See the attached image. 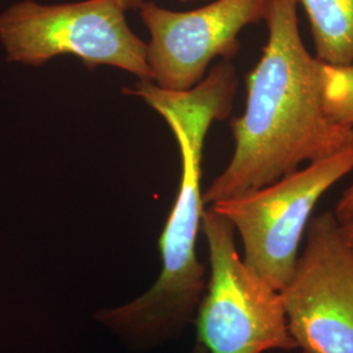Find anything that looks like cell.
Listing matches in <instances>:
<instances>
[{
    "instance_id": "cell-1",
    "label": "cell",
    "mask_w": 353,
    "mask_h": 353,
    "mask_svg": "<svg viewBox=\"0 0 353 353\" xmlns=\"http://www.w3.org/2000/svg\"><path fill=\"white\" fill-rule=\"evenodd\" d=\"M297 0H271L268 38L246 75V106L230 122L233 156L203 192L204 204L237 198L275 183L353 143V127L325 108L323 62L303 43Z\"/></svg>"
},
{
    "instance_id": "cell-2",
    "label": "cell",
    "mask_w": 353,
    "mask_h": 353,
    "mask_svg": "<svg viewBox=\"0 0 353 353\" xmlns=\"http://www.w3.org/2000/svg\"><path fill=\"white\" fill-rule=\"evenodd\" d=\"M119 0L39 4L24 0L0 14V41L8 62L41 67L72 55L88 70L112 65L152 80L147 42L127 24Z\"/></svg>"
},
{
    "instance_id": "cell-3",
    "label": "cell",
    "mask_w": 353,
    "mask_h": 353,
    "mask_svg": "<svg viewBox=\"0 0 353 353\" xmlns=\"http://www.w3.org/2000/svg\"><path fill=\"white\" fill-rule=\"evenodd\" d=\"M202 229L211 276L199 303L198 341L208 353L294 351L281 292L241 259L236 229L214 208L204 210Z\"/></svg>"
},
{
    "instance_id": "cell-4",
    "label": "cell",
    "mask_w": 353,
    "mask_h": 353,
    "mask_svg": "<svg viewBox=\"0 0 353 353\" xmlns=\"http://www.w3.org/2000/svg\"><path fill=\"white\" fill-rule=\"evenodd\" d=\"M353 170V143L275 183L214 203L211 208L233 224L243 262L276 290L290 284L300 245L318 201Z\"/></svg>"
},
{
    "instance_id": "cell-5",
    "label": "cell",
    "mask_w": 353,
    "mask_h": 353,
    "mask_svg": "<svg viewBox=\"0 0 353 353\" xmlns=\"http://www.w3.org/2000/svg\"><path fill=\"white\" fill-rule=\"evenodd\" d=\"M281 296L297 350L353 353V250L334 212L310 219L305 248Z\"/></svg>"
},
{
    "instance_id": "cell-6",
    "label": "cell",
    "mask_w": 353,
    "mask_h": 353,
    "mask_svg": "<svg viewBox=\"0 0 353 353\" xmlns=\"http://www.w3.org/2000/svg\"><path fill=\"white\" fill-rule=\"evenodd\" d=\"M271 0H214L185 12L144 1L140 19L150 32L147 62L152 80L166 90L198 85L214 58L232 61L241 50V32L265 21Z\"/></svg>"
},
{
    "instance_id": "cell-7",
    "label": "cell",
    "mask_w": 353,
    "mask_h": 353,
    "mask_svg": "<svg viewBox=\"0 0 353 353\" xmlns=\"http://www.w3.org/2000/svg\"><path fill=\"white\" fill-rule=\"evenodd\" d=\"M307 16L316 58L336 67L353 64V0H297Z\"/></svg>"
},
{
    "instance_id": "cell-8",
    "label": "cell",
    "mask_w": 353,
    "mask_h": 353,
    "mask_svg": "<svg viewBox=\"0 0 353 353\" xmlns=\"http://www.w3.org/2000/svg\"><path fill=\"white\" fill-rule=\"evenodd\" d=\"M322 83L328 115L338 123L353 127V64L336 67L323 63Z\"/></svg>"
},
{
    "instance_id": "cell-9",
    "label": "cell",
    "mask_w": 353,
    "mask_h": 353,
    "mask_svg": "<svg viewBox=\"0 0 353 353\" xmlns=\"http://www.w3.org/2000/svg\"><path fill=\"white\" fill-rule=\"evenodd\" d=\"M335 217L339 223H344L353 217V183L343 192L335 208Z\"/></svg>"
},
{
    "instance_id": "cell-10",
    "label": "cell",
    "mask_w": 353,
    "mask_h": 353,
    "mask_svg": "<svg viewBox=\"0 0 353 353\" xmlns=\"http://www.w3.org/2000/svg\"><path fill=\"white\" fill-rule=\"evenodd\" d=\"M341 225V233L343 239L345 242L350 245V248L353 250V217L344 221V223H339Z\"/></svg>"
},
{
    "instance_id": "cell-11",
    "label": "cell",
    "mask_w": 353,
    "mask_h": 353,
    "mask_svg": "<svg viewBox=\"0 0 353 353\" xmlns=\"http://www.w3.org/2000/svg\"><path fill=\"white\" fill-rule=\"evenodd\" d=\"M119 1H121L122 7L125 8V11H128V10H137V8H140L141 4H143L145 0H119ZM178 1H181V3H190V1H202V0H178Z\"/></svg>"
},
{
    "instance_id": "cell-12",
    "label": "cell",
    "mask_w": 353,
    "mask_h": 353,
    "mask_svg": "<svg viewBox=\"0 0 353 353\" xmlns=\"http://www.w3.org/2000/svg\"><path fill=\"white\" fill-rule=\"evenodd\" d=\"M191 353H208L207 352V350L204 348V345H203L202 343H199V341H196L195 343V345H194V348H192V351Z\"/></svg>"
}]
</instances>
